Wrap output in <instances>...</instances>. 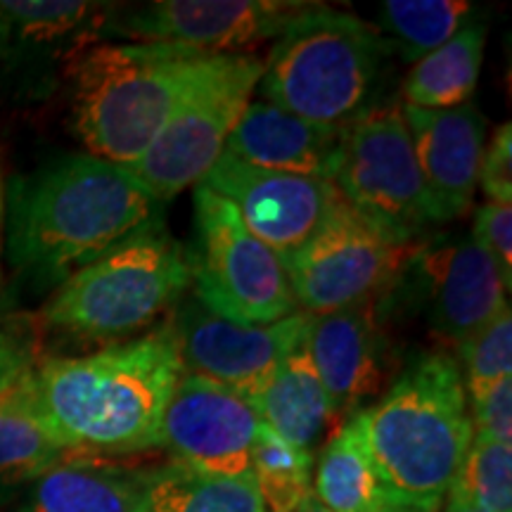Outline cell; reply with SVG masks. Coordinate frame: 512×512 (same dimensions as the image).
Instances as JSON below:
<instances>
[{
  "label": "cell",
  "instance_id": "e575fe53",
  "mask_svg": "<svg viewBox=\"0 0 512 512\" xmlns=\"http://www.w3.org/2000/svg\"><path fill=\"white\" fill-rule=\"evenodd\" d=\"M3 238H5V181H3V174H0V259H3ZM0 278H3V271H0Z\"/></svg>",
  "mask_w": 512,
  "mask_h": 512
},
{
  "label": "cell",
  "instance_id": "7a4b0ae2",
  "mask_svg": "<svg viewBox=\"0 0 512 512\" xmlns=\"http://www.w3.org/2000/svg\"><path fill=\"white\" fill-rule=\"evenodd\" d=\"M157 221L162 202L124 166L93 155H67L5 190L12 264L46 285Z\"/></svg>",
  "mask_w": 512,
  "mask_h": 512
},
{
  "label": "cell",
  "instance_id": "83f0119b",
  "mask_svg": "<svg viewBox=\"0 0 512 512\" xmlns=\"http://www.w3.org/2000/svg\"><path fill=\"white\" fill-rule=\"evenodd\" d=\"M446 496L463 498L482 512H512V446L472 439Z\"/></svg>",
  "mask_w": 512,
  "mask_h": 512
},
{
  "label": "cell",
  "instance_id": "4316f807",
  "mask_svg": "<svg viewBox=\"0 0 512 512\" xmlns=\"http://www.w3.org/2000/svg\"><path fill=\"white\" fill-rule=\"evenodd\" d=\"M252 477L266 512H297L313 496V453L299 451L261 425L252 451Z\"/></svg>",
  "mask_w": 512,
  "mask_h": 512
},
{
  "label": "cell",
  "instance_id": "f1b7e54d",
  "mask_svg": "<svg viewBox=\"0 0 512 512\" xmlns=\"http://www.w3.org/2000/svg\"><path fill=\"white\" fill-rule=\"evenodd\" d=\"M458 349V368L467 399H477L496 384L512 380V313L510 306L465 339Z\"/></svg>",
  "mask_w": 512,
  "mask_h": 512
},
{
  "label": "cell",
  "instance_id": "603a6c76",
  "mask_svg": "<svg viewBox=\"0 0 512 512\" xmlns=\"http://www.w3.org/2000/svg\"><path fill=\"white\" fill-rule=\"evenodd\" d=\"M486 48V27L467 24L451 41L418 60L403 81L401 105L418 110H458L477 91Z\"/></svg>",
  "mask_w": 512,
  "mask_h": 512
},
{
  "label": "cell",
  "instance_id": "484cf974",
  "mask_svg": "<svg viewBox=\"0 0 512 512\" xmlns=\"http://www.w3.org/2000/svg\"><path fill=\"white\" fill-rule=\"evenodd\" d=\"M467 0H384L377 31L389 53L418 62L475 22Z\"/></svg>",
  "mask_w": 512,
  "mask_h": 512
},
{
  "label": "cell",
  "instance_id": "44dd1931",
  "mask_svg": "<svg viewBox=\"0 0 512 512\" xmlns=\"http://www.w3.org/2000/svg\"><path fill=\"white\" fill-rule=\"evenodd\" d=\"M110 3L81 0H0V19L5 27V60L64 62L88 43L102 41V27L110 15Z\"/></svg>",
  "mask_w": 512,
  "mask_h": 512
},
{
  "label": "cell",
  "instance_id": "cb8c5ba5",
  "mask_svg": "<svg viewBox=\"0 0 512 512\" xmlns=\"http://www.w3.org/2000/svg\"><path fill=\"white\" fill-rule=\"evenodd\" d=\"M313 496L330 512H392L373 460H370L356 415L325 441L316 465Z\"/></svg>",
  "mask_w": 512,
  "mask_h": 512
},
{
  "label": "cell",
  "instance_id": "1f68e13d",
  "mask_svg": "<svg viewBox=\"0 0 512 512\" xmlns=\"http://www.w3.org/2000/svg\"><path fill=\"white\" fill-rule=\"evenodd\" d=\"M479 190L489 202L512 204V126L496 128L494 138L484 147L479 166Z\"/></svg>",
  "mask_w": 512,
  "mask_h": 512
},
{
  "label": "cell",
  "instance_id": "e0dca14e",
  "mask_svg": "<svg viewBox=\"0 0 512 512\" xmlns=\"http://www.w3.org/2000/svg\"><path fill=\"white\" fill-rule=\"evenodd\" d=\"M401 112L439 226L463 219L479 190V166L486 147L484 114L472 102L458 110L401 105Z\"/></svg>",
  "mask_w": 512,
  "mask_h": 512
},
{
  "label": "cell",
  "instance_id": "4dcf8cb0",
  "mask_svg": "<svg viewBox=\"0 0 512 512\" xmlns=\"http://www.w3.org/2000/svg\"><path fill=\"white\" fill-rule=\"evenodd\" d=\"M470 403L472 434L482 441L510 444L512 439V380L496 384L494 389L467 399Z\"/></svg>",
  "mask_w": 512,
  "mask_h": 512
},
{
  "label": "cell",
  "instance_id": "9c48e42d",
  "mask_svg": "<svg viewBox=\"0 0 512 512\" xmlns=\"http://www.w3.org/2000/svg\"><path fill=\"white\" fill-rule=\"evenodd\" d=\"M415 247L337 195L313 238L283 268L297 309L325 316L384 297Z\"/></svg>",
  "mask_w": 512,
  "mask_h": 512
},
{
  "label": "cell",
  "instance_id": "f546056e",
  "mask_svg": "<svg viewBox=\"0 0 512 512\" xmlns=\"http://www.w3.org/2000/svg\"><path fill=\"white\" fill-rule=\"evenodd\" d=\"M472 240L501 268L505 283H512V204L484 202L475 211Z\"/></svg>",
  "mask_w": 512,
  "mask_h": 512
},
{
  "label": "cell",
  "instance_id": "2e32d148",
  "mask_svg": "<svg viewBox=\"0 0 512 512\" xmlns=\"http://www.w3.org/2000/svg\"><path fill=\"white\" fill-rule=\"evenodd\" d=\"M304 347L318 370L337 422L363 411V403L382 392L392 373L389 332L380 299L311 316Z\"/></svg>",
  "mask_w": 512,
  "mask_h": 512
},
{
  "label": "cell",
  "instance_id": "5b68a950",
  "mask_svg": "<svg viewBox=\"0 0 512 512\" xmlns=\"http://www.w3.org/2000/svg\"><path fill=\"white\" fill-rule=\"evenodd\" d=\"M389 57L366 19L311 3L273 41L256 91L313 124L349 128L384 102Z\"/></svg>",
  "mask_w": 512,
  "mask_h": 512
},
{
  "label": "cell",
  "instance_id": "5bb4252c",
  "mask_svg": "<svg viewBox=\"0 0 512 512\" xmlns=\"http://www.w3.org/2000/svg\"><path fill=\"white\" fill-rule=\"evenodd\" d=\"M204 185L233 204L249 233L283 264L313 238L339 195L328 181L256 169L226 152Z\"/></svg>",
  "mask_w": 512,
  "mask_h": 512
},
{
  "label": "cell",
  "instance_id": "836d02e7",
  "mask_svg": "<svg viewBox=\"0 0 512 512\" xmlns=\"http://www.w3.org/2000/svg\"><path fill=\"white\" fill-rule=\"evenodd\" d=\"M439 512H482V510H477L475 505H470L467 501H463V498L446 496L444 503H441Z\"/></svg>",
  "mask_w": 512,
  "mask_h": 512
},
{
  "label": "cell",
  "instance_id": "ffe728a7",
  "mask_svg": "<svg viewBox=\"0 0 512 512\" xmlns=\"http://www.w3.org/2000/svg\"><path fill=\"white\" fill-rule=\"evenodd\" d=\"M245 401L261 425L306 453L342 427L304 342Z\"/></svg>",
  "mask_w": 512,
  "mask_h": 512
},
{
  "label": "cell",
  "instance_id": "8fae6325",
  "mask_svg": "<svg viewBox=\"0 0 512 512\" xmlns=\"http://www.w3.org/2000/svg\"><path fill=\"white\" fill-rule=\"evenodd\" d=\"M311 3L299 0H155L112 5L102 41L159 43L202 55H245L275 41Z\"/></svg>",
  "mask_w": 512,
  "mask_h": 512
},
{
  "label": "cell",
  "instance_id": "ac0fdd59",
  "mask_svg": "<svg viewBox=\"0 0 512 512\" xmlns=\"http://www.w3.org/2000/svg\"><path fill=\"white\" fill-rule=\"evenodd\" d=\"M344 128L313 124L264 98H252L230 133L226 155L278 174L332 183Z\"/></svg>",
  "mask_w": 512,
  "mask_h": 512
},
{
  "label": "cell",
  "instance_id": "d6986e66",
  "mask_svg": "<svg viewBox=\"0 0 512 512\" xmlns=\"http://www.w3.org/2000/svg\"><path fill=\"white\" fill-rule=\"evenodd\" d=\"M150 467L67 456L31 482L15 512H143Z\"/></svg>",
  "mask_w": 512,
  "mask_h": 512
},
{
  "label": "cell",
  "instance_id": "8d00e7d4",
  "mask_svg": "<svg viewBox=\"0 0 512 512\" xmlns=\"http://www.w3.org/2000/svg\"><path fill=\"white\" fill-rule=\"evenodd\" d=\"M5 57V27H3V19H0V62Z\"/></svg>",
  "mask_w": 512,
  "mask_h": 512
},
{
  "label": "cell",
  "instance_id": "7c38bea8",
  "mask_svg": "<svg viewBox=\"0 0 512 512\" xmlns=\"http://www.w3.org/2000/svg\"><path fill=\"white\" fill-rule=\"evenodd\" d=\"M166 323L176 337L183 373L207 377L247 399L304 342L311 316L299 311L278 323L240 325L185 297Z\"/></svg>",
  "mask_w": 512,
  "mask_h": 512
},
{
  "label": "cell",
  "instance_id": "52a82bcc",
  "mask_svg": "<svg viewBox=\"0 0 512 512\" xmlns=\"http://www.w3.org/2000/svg\"><path fill=\"white\" fill-rule=\"evenodd\" d=\"M188 254L195 299L216 316L268 325L299 313L283 261L204 183L195 188V242Z\"/></svg>",
  "mask_w": 512,
  "mask_h": 512
},
{
  "label": "cell",
  "instance_id": "9a60e30c",
  "mask_svg": "<svg viewBox=\"0 0 512 512\" xmlns=\"http://www.w3.org/2000/svg\"><path fill=\"white\" fill-rule=\"evenodd\" d=\"M408 266L420 275L430 325L444 344L460 347L510 306L501 268L472 238L420 242Z\"/></svg>",
  "mask_w": 512,
  "mask_h": 512
},
{
  "label": "cell",
  "instance_id": "3957f363",
  "mask_svg": "<svg viewBox=\"0 0 512 512\" xmlns=\"http://www.w3.org/2000/svg\"><path fill=\"white\" fill-rule=\"evenodd\" d=\"M356 420L392 508L439 510L475 439L456 356H418Z\"/></svg>",
  "mask_w": 512,
  "mask_h": 512
},
{
  "label": "cell",
  "instance_id": "8992f818",
  "mask_svg": "<svg viewBox=\"0 0 512 512\" xmlns=\"http://www.w3.org/2000/svg\"><path fill=\"white\" fill-rule=\"evenodd\" d=\"M190 287L188 247L157 221L62 280L38 318L57 335L107 347L150 330Z\"/></svg>",
  "mask_w": 512,
  "mask_h": 512
},
{
  "label": "cell",
  "instance_id": "6da1fadb",
  "mask_svg": "<svg viewBox=\"0 0 512 512\" xmlns=\"http://www.w3.org/2000/svg\"><path fill=\"white\" fill-rule=\"evenodd\" d=\"M183 375L169 323L81 356L29 368L38 413L72 456L121 458L162 448V420Z\"/></svg>",
  "mask_w": 512,
  "mask_h": 512
},
{
  "label": "cell",
  "instance_id": "74e56055",
  "mask_svg": "<svg viewBox=\"0 0 512 512\" xmlns=\"http://www.w3.org/2000/svg\"><path fill=\"white\" fill-rule=\"evenodd\" d=\"M392 512H439V510H406V508H396Z\"/></svg>",
  "mask_w": 512,
  "mask_h": 512
},
{
  "label": "cell",
  "instance_id": "7402d4cb",
  "mask_svg": "<svg viewBox=\"0 0 512 512\" xmlns=\"http://www.w3.org/2000/svg\"><path fill=\"white\" fill-rule=\"evenodd\" d=\"M27 373L0 396V505L15 501L43 472L72 456L38 413Z\"/></svg>",
  "mask_w": 512,
  "mask_h": 512
},
{
  "label": "cell",
  "instance_id": "d590c367",
  "mask_svg": "<svg viewBox=\"0 0 512 512\" xmlns=\"http://www.w3.org/2000/svg\"><path fill=\"white\" fill-rule=\"evenodd\" d=\"M297 512H330V510H325L323 503H320L316 496H311V498H306L304 505Z\"/></svg>",
  "mask_w": 512,
  "mask_h": 512
},
{
  "label": "cell",
  "instance_id": "ba28073f",
  "mask_svg": "<svg viewBox=\"0 0 512 512\" xmlns=\"http://www.w3.org/2000/svg\"><path fill=\"white\" fill-rule=\"evenodd\" d=\"M264 57L219 55L185 95L131 174L159 202H171L214 169L259 86Z\"/></svg>",
  "mask_w": 512,
  "mask_h": 512
},
{
  "label": "cell",
  "instance_id": "30bf717a",
  "mask_svg": "<svg viewBox=\"0 0 512 512\" xmlns=\"http://www.w3.org/2000/svg\"><path fill=\"white\" fill-rule=\"evenodd\" d=\"M332 185L356 211L411 245L439 226L401 102H382L344 128Z\"/></svg>",
  "mask_w": 512,
  "mask_h": 512
},
{
  "label": "cell",
  "instance_id": "4fadbf2b",
  "mask_svg": "<svg viewBox=\"0 0 512 512\" xmlns=\"http://www.w3.org/2000/svg\"><path fill=\"white\" fill-rule=\"evenodd\" d=\"M261 420L238 392L202 375L183 373L162 420V448L171 463L211 477L252 475Z\"/></svg>",
  "mask_w": 512,
  "mask_h": 512
},
{
  "label": "cell",
  "instance_id": "d4e9b609",
  "mask_svg": "<svg viewBox=\"0 0 512 512\" xmlns=\"http://www.w3.org/2000/svg\"><path fill=\"white\" fill-rule=\"evenodd\" d=\"M143 512H266L254 477H211L181 465L150 467Z\"/></svg>",
  "mask_w": 512,
  "mask_h": 512
},
{
  "label": "cell",
  "instance_id": "d6a6232c",
  "mask_svg": "<svg viewBox=\"0 0 512 512\" xmlns=\"http://www.w3.org/2000/svg\"><path fill=\"white\" fill-rule=\"evenodd\" d=\"M34 366V354L22 339L0 330V396L15 387L27 370Z\"/></svg>",
  "mask_w": 512,
  "mask_h": 512
},
{
  "label": "cell",
  "instance_id": "277c9868",
  "mask_svg": "<svg viewBox=\"0 0 512 512\" xmlns=\"http://www.w3.org/2000/svg\"><path fill=\"white\" fill-rule=\"evenodd\" d=\"M219 55L95 41L64 62L69 117L86 155L131 169Z\"/></svg>",
  "mask_w": 512,
  "mask_h": 512
}]
</instances>
